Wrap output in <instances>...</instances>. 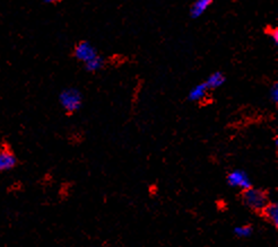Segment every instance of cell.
Masks as SVG:
<instances>
[{"instance_id": "obj_1", "label": "cell", "mask_w": 278, "mask_h": 247, "mask_svg": "<svg viewBox=\"0 0 278 247\" xmlns=\"http://www.w3.org/2000/svg\"><path fill=\"white\" fill-rule=\"evenodd\" d=\"M242 201L244 206L248 207L250 210H252V211L261 212V210L268 204L269 200L265 191L251 186L246 188V190H243Z\"/></svg>"}, {"instance_id": "obj_2", "label": "cell", "mask_w": 278, "mask_h": 247, "mask_svg": "<svg viewBox=\"0 0 278 247\" xmlns=\"http://www.w3.org/2000/svg\"><path fill=\"white\" fill-rule=\"evenodd\" d=\"M59 102L67 113L72 114L82 107L83 94L75 87L66 88L60 93Z\"/></svg>"}, {"instance_id": "obj_3", "label": "cell", "mask_w": 278, "mask_h": 247, "mask_svg": "<svg viewBox=\"0 0 278 247\" xmlns=\"http://www.w3.org/2000/svg\"><path fill=\"white\" fill-rule=\"evenodd\" d=\"M18 159L7 143L0 144V172L10 171L17 166Z\"/></svg>"}, {"instance_id": "obj_4", "label": "cell", "mask_w": 278, "mask_h": 247, "mask_svg": "<svg viewBox=\"0 0 278 247\" xmlns=\"http://www.w3.org/2000/svg\"><path fill=\"white\" fill-rule=\"evenodd\" d=\"M228 184L232 187H240L242 190H246L252 186L249 175L242 170H234L230 173L226 177Z\"/></svg>"}, {"instance_id": "obj_5", "label": "cell", "mask_w": 278, "mask_h": 247, "mask_svg": "<svg viewBox=\"0 0 278 247\" xmlns=\"http://www.w3.org/2000/svg\"><path fill=\"white\" fill-rule=\"evenodd\" d=\"M74 56L77 60L82 62H86L93 59L94 57L97 56V51L88 41H81L75 46Z\"/></svg>"}, {"instance_id": "obj_6", "label": "cell", "mask_w": 278, "mask_h": 247, "mask_svg": "<svg viewBox=\"0 0 278 247\" xmlns=\"http://www.w3.org/2000/svg\"><path fill=\"white\" fill-rule=\"evenodd\" d=\"M214 0H196L195 3L192 4L190 8V16L191 18H199L201 17L205 14V12L212 6Z\"/></svg>"}, {"instance_id": "obj_7", "label": "cell", "mask_w": 278, "mask_h": 247, "mask_svg": "<svg viewBox=\"0 0 278 247\" xmlns=\"http://www.w3.org/2000/svg\"><path fill=\"white\" fill-rule=\"evenodd\" d=\"M261 213L268 222L274 225L275 227H278V207L276 203H269L261 210Z\"/></svg>"}, {"instance_id": "obj_8", "label": "cell", "mask_w": 278, "mask_h": 247, "mask_svg": "<svg viewBox=\"0 0 278 247\" xmlns=\"http://www.w3.org/2000/svg\"><path fill=\"white\" fill-rule=\"evenodd\" d=\"M225 81H226V77H225L224 73L222 71H215L207 78V80L205 81V84H206L209 91V89H216L223 86Z\"/></svg>"}, {"instance_id": "obj_9", "label": "cell", "mask_w": 278, "mask_h": 247, "mask_svg": "<svg viewBox=\"0 0 278 247\" xmlns=\"http://www.w3.org/2000/svg\"><path fill=\"white\" fill-rule=\"evenodd\" d=\"M208 91V88L206 86V84L201 83V84H198L197 86L193 87L190 92H189L188 94V99L190 102H199L201 101V99L205 97V95H206V93Z\"/></svg>"}, {"instance_id": "obj_10", "label": "cell", "mask_w": 278, "mask_h": 247, "mask_svg": "<svg viewBox=\"0 0 278 247\" xmlns=\"http://www.w3.org/2000/svg\"><path fill=\"white\" fill-rule=\"evenodd\" d=\"M84 64H85V68H86L87 71L95 72V71H98L99 69H102V67L104 65V60H103L102 57H99L97 54L96 57H94L93 59L84 62Z\"/></svg>"}, {"instance_id": "obj_11", "label": "cell", "mask_w": 278, "mask_h": 247, "mask_svg": "<svg viewBox=\"0 0 278 247\" xmlns=\"http://www.w3.org/2000/svg\"><path fill=\"white\" fill-rule=\"evenodd\" d=\"M234 234L240 238H249L254 234V228L250 225L239 226V227L234 228Z\"/></svg>"}, {"instance_id": "obj_12", "label": "cell", "mask_w": 278, "mask_h": 247, "mask_svg": "<svg viewBox=\"0 0 278 247\" xmlns=\"http://www.w3.org/2000/svg\"><path fill=\"white\" fill-rule=\"evenodd\" d=\"M269 96H270L271 102H274L275 104L278 103V84L277 83H275L274 85L270 87Z\"/></svg>"}, {"instance_id": "obj_13", "label": "cell", "mask_w": 278, "mask_h": 247, "mask_svg": "<svg viewBox=\"0 0 278 247\" xmlns=\"http://www.w3.org/2000/svg\"><path fill=\"white\" fill-rule=\"evenodd\" d=\"M269 36H270V39L271 41L274 42L275 44L278 43V30L275 29V30H271L270 32H269Z\"/></svg>"}, {"instance_id": "obj_14", "label": "cell", "mask_w": 278, "mask_h": 247, "mask_svg": "<svg viewBox=\"0 0 278 247\" xmlns=\"http://www.w3.org/2000/svg\"><path fill=\"white\" fill-rule=\"evenodd\" d=\"M58 2H59V0H44V3L46 4H56Z\"/></svg>"}]
</instances>
